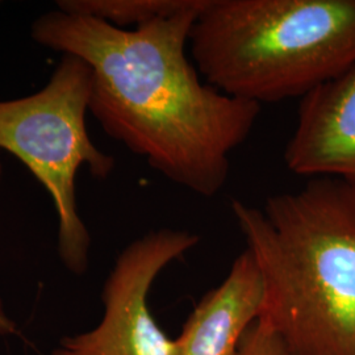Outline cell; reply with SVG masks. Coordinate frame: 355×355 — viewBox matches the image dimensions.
<instances>
[{
  "label": "cell",
  "instance_id": "obj_8",
  "mask_svg": "<svg viewBox=\"0 0 355 355\" xmlns=\"http://www.w3.org/2000/svg\"><path fill=\"white\" fill-rule=\"evenodd\" d=\"M190 3L191 0H64L57 4L60 11L87 15L125 28L179 12Z\"/></svg>",
  "mask_w": 355,
  "mask_h": 355
},
{
  "label": "cell",
  "instance_id": "obj_2",
  "mask_svg": "<svg viewBox=\"0 0 355 355\" xmlns=\"http://www.w3.org/2000/svg\"><path fill=\"white\" fill-rule=\"evenodd\" d=\"M230 208L262 278L258 318L288 355H355V187L311 178L262 207Z\"/></svg>",
  "mask_w": 355,
  "mask_h": 355
},
{
  "label": "cell",
  "instance_id": "obj_1",
  "mask_svg": "<svg viewBox=\"0 0 355 355\" xmlns=\"http://www.w3.org/2000/svg\"><path fill=\"white\" fill-rule=\"evenodd\" d=\"M205 0L127 29L80 13L51 11L32 26L40 45L92 69L89 111L108 136L180 187L214 198L230 154L252 133L261 105L203 83L187 57Z\"/></svg>",
  "mask_w": 355,
  "mask_h": 355
},
{
  "label": "cell",
  "instance_id": "obj_11",
  "mask_svg": "<svg viewBox=\"0 0 355 355\" xmlns=\"http://www.w3.org/2000/svg\"><path fill=\"white\" fill-rule=\"evenodd\" d=\"M1 174H3V168H1V164H0V178H1Z\"/></svg>",
  "mask_w": 355,
  "mask_h": 355
},
{
  "label": "cell",
  "instance_id": "obj_5",
  "mask_svg": "<svg viewBox=\"0 0 355 355\" xmlns=\"http://www.w3.org/2000/svg\"><path fill=\"white\" fill-rule=\"evenodd\" d=\"M199 241L187 230L162 228L129 243L104 283L99 325L64 337L51 355H175V340L153 318L149 292L162 270Z\"/></svg>",
  "mask_w": 355,
  "mask_h": 355
},
{
  "label": "cell",
  "instance_id": "obj_9",
  "mask_svg": "<svg viewBox=\"0 0 355 355\" xmlns=\"http://www.w3.org/2000/svg\"><path fill=\"white\" fill-rule=\"evenodd\" d=\"M239 355H288L279 336L265 320L258 318L242 338Z\"/></svg>",
  "mask_w": 355,
  "mask_h": 355
},
{
  "label": "cell",
  "instance_id": "obj_10",
  "mask_svg": "<svg viewBox=\"0 0 355 355\" xmlns=\"http://www.w3.org/2000/svg\"><path fill=\"white\" fill-rule=\"evenodd\" d=\"M17 333L16 324L13 322L11 318L7 316L6 311H4V305L0 300V337H6V336H12Z\"/></svg>",
  "mask_w": 355,
  "mask_h": 355
},
{
  "label": "cell",
  "instance_id": "obj_4",
  "mask_svg": "<svg viewBox=\"0 0 355 355\" xmlns=\"http://www.w3.org/2000/svg\"><path fill=\"white\" fill-rule=\"evenodd\" d=\"M92 82L89 64L64 54L44 89L0 102V149L19 158L49 192L58 215V253L78 275L89 267L91 239L76 209V173L87 166L91 175L104 179L114 167L86 127Z\"/></svg>",
  "mask_w": 355,
  "mask_h": 355
},
{
  "label": "cell",
  "instance_id": "obj_3",
  "mask_svg": "<svg viewBox=\"0 0 355 355\" xmlns=\"http://www.w3.org/2000/svg\"><path fill=\"white\" fill-rule=\"evenodd\" d=\"M189 46L229 96L303 99L355 66V0H205Z\"/></svg>",
  "mask_w": 355,
  "mask_h": 355
},
{
  "label": "cell",
  "instance_id": "obj_7",
  "mask_svg": "<svg viewBox=\"0 0 355 355\" xmlns=\"http://www.w3.org/2000/svg\"><path fill=\"white\" fill-rule=\"evenodd\" d=\"M262 302V278L246 249L223 283L193 308L175 340V355H239L243 336L261 315Z\"/></svg>",
  "mask_w": 355,
  "mask_h": 355
},
{
  "label": "cell",
  "instance_id": "obj_6",
  "mask_svg": "<svg viewBox=\"0 0 355 355\" xmlns=\"http://www.w3.org/2000/svg\"><path fill=\"white\" fill-rule=\"evenodd\" d=\"M284 164L296 175L338 178L355 187V66L300 101Z\"/></svg>",
  "mask_w": 355,
  "mask_h": 355
}]
</instances>
